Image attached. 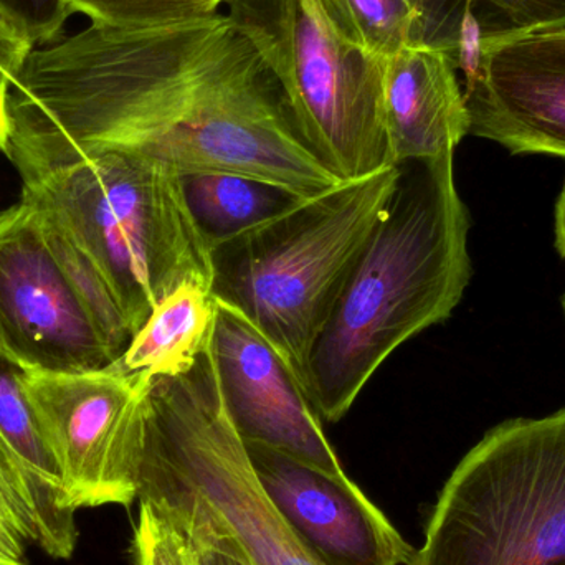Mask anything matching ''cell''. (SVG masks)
<instances>
[{"label":"cell","mask_w":565,"mask_h":565,"mask_svg":"<svg viewBox=\"0 0 565 565\" xmlns=\"http://www.w3.org/2000/svg\"><path fill=\"white\" fill-rule=\"evenodd\" d=\"M19 175L121 152L184 178L235 172L318 198L342 182L302 145L277 79L227 15L88 29L33 49L7 92Z\"/></svg>","instance_id":"obj_1"},{"label":"cell","mask_w":565,"mask_h":565,"mask_svg":"<svg viewBox=\"0 0 565 565\" xmlns=\"http://www.w3.org/2000/svg\"><path fill=\"white\" fill-rule=\"evenodd\" d=\"M454 156L398 166L397 185L306 365L319 418L339 422L408 339L450 318L471 278Z\"/></svg>","instance_id":"obj_2"},{"label":"cell","mask_w":565,"mask_h":565,"mask_svg":"<svg viewBox=\"0 0 565 565\" xmlns=\"http://www.w3.org/2000/svg\"><path fill=\"white\" fill-rule=\"evenodd\" d=\"M22 179L39 209L92 262L135 334L185 281L214 286V250L181 178L136 156L99 152Z\"/></svg>","instance_id":"obj_3"},{"label":"cell","mask_w":565,"mask_h":565,"mask_svg":"<svg viewBox=\"0 0 565 565\" xmlns=\"http://www.w3.org/2000/svg\"><path fill=\"white\" fill-rule=\"evenodd\" d=\"M138 500L188 536L227 537L254 565H322L255 477L222 398L211 341L188 374L149 381Z\"/></svg>","instance_id":"obj_4"},{"label":"cell","mask_w":565,"mask_h":565,"mask_svg":"<svg viewBox=\"0 0 565 565\" xmlns=\"http://www.w3.org/2000/svg\"><path fill=\"white\" fill-rule=\"evenodd\" d=\"M401 169L342 182L214 250V296L244 312L288 358L306 365L365 242L394 195Z\"/></svg>","instance_id":"obj_5"},{"label":"cell","mask_w":565,"mask_h":565,"mask_svg":"<svg viewBox=\"0 0 565 565\" xmlns=\"http://www.w3.org/2000/svg\"><path fill=\"white\" fill-rule=\"evenodd\" d=\"M280 86L302 145L341 182L392 164L385 60L365 49L331 0H227Z\"/></svg>","instance_id":"obj_6"},{"label":"cell","mask_w":565,"mask_h":565,"mask_svg":"<svg viewBox=\"0 0 565 565\" xmlns=\"http://www.w3.org/2000/svg\"><path fill=\"white\" fill-rule=\"evenodd\" d=\"M411 565H565V408L503 422L465 455Z\"/></svg>","instance_id":"obj_7"},{"label":"cell","mask_w":565,"mask_h":565,"mask_svg":"<svg viewBox=\"0 0 565 565\" xmlns=\"http://www.w3.org/2000/svg\"><path fill=\"white\" fill-rule=\"evenodd\" d=\"M149 381L118 361L96 371H22L73 510L138 500Z\"/></svg>","instance_id":"obj_8"},{"label":"cell","mask_w":565,"mask_h":565,"mask_svg":"<svg viewBox=\"0 0 565 565\" xmlns=\"http://www.w3.org/2000/svg\"><path fill=\"white\" fill-rule=\"evenodd\" d=\"M0 355L40 372L96 371L119 359L22 199L0 212Z\"/></svg>","instance_id":"obj_9"},{"label":"cell","mask_w":565,"mask_h":565,"mask_svg":"<svg viewBox=\"0 0 565 565\" xmlns=\"http://www.w3.org/2000/svg\"><path fill=\"white\" fill-rule=\"evenodd\" d=\"M211 349L225 408L242 440L348 477L291 362L244 312L218 298Z\"/></svg>","instance_id":"obj_10"},{"label":"cell","mask_w":565,"mask_h":565,"mask_svg":"<svg viewBox=\"0 0 565 565\" xmlns=\"http://www.w3.org/2000/svg\"><path fill=\"white\" fill-rule=\"evenodd\" d=\"M463 96L468 135L565 159V26L484 43Z\"/></svg>","instance_id":"obj_11"},{"label":"cell","mask_w":565,"mask_h":565,"mask_svg":"<svg viewBox=\"0 0 565 565\" xmlns=\"http://www.w3.org/2000/svg\"><path fill=\"white\" fill-rule=\"evenodd\" d=\"M262 490L322 565H411L415 550L349 477L244 441Z\"/></svg>","instance_id":"obj_12"},{"label":"cell","mask_w":565,"mask_h":565,"mask_svg":"<svg viewBox=\"0 0 565 565\" xmlns=\"http://www.w3.org/2000/svg\"><path fill=\"white\" fill-rule=\"evenodd\" d=\"M384 108L395 168L455 154L468 136L457 66L450 55L430 46H408L385 60Z\"/></svg>","instance_id":"obj_13"},{"label":"cell","mask_w":565,"mask_h":565,"mask_svg":"<svg viewBox=\"0 0 565 565\" xmlns=\"http://www.w3.org/2000/svg\"><path fill=\"white\" fill-rule=\"evenodd\" d=\"M215 319V296L211 285L185 281L169 292L145 324L132 334L118 359L131 374L178 377L195 367L204 354Z\"/></svg>","instance_id":"obj_14"},{"label":"cell","mask_w":565,"mask_h":565,"mask_svg":"<svg viewBox=\"0 0 565 565\" xmlns=\"http://www.w3.org/2000/svg\"><path fill=\"white\" fill-rule=\"evenodd\" d=\"M192 218L212 250L260 231L312 198L235 172L181 178Z\"/></svg>","instance_id":"obj_15"},{"label":"cell","mask_w":565,"mask_h":565,"mask_svg":"<svg viewBox=\"0 0 565 565\" xmlns=\"http://www.w3.org/2000/svg\"><path fill=\"white\" fill-rule=\"evenodd\" d=\"M365 49L381 58L420 45L418 19L407 0H331Z\"/></svg>","instance_id":"obj_16"},{"label":"cell","mask_w":565,"mask_h":565,"mask_svg":"<svg viewBox=\"0 0 565 565\" xmlns=\"http://www.w3.org/2000/svg\"><path fill=\"white\" fill-rule=\"evenodd\" d=\"M92 23L119 29L178 25L215 15L227 0H68Z\"/></svg>","instance_id":"obj_17"},{"label":"cell","mask_w":565,"mask_h":565,"mask_svg":"<svg viewBox=\"0 0 565 565\" xmlns=\"http://www.w3.org/2000/svg\"><path fill=\"white\" fill-rule=\"evenodd\" d=\"M132 554L136 565H201V554L188 534L142 501H139Z\"/></svg>","instance_id":"obj_18"},{"label":"cell","mask_w":565,"mask_h":565,"mask_svg":"<svg viewBox=\"0 0 565 565\" xmlns=\"http://www.w3.org/2000/svg\"><path fill=\"white\" fill-rule=\"evenodd\" d=\"M72 13L68 0H0V19L32 49L56 42Z\"/></svg>","instance_id":"obj_19"},{"label":"cell","mask_w":565,"mask_h":565,"mask_svg":"<svg viewBox=\"0 0 565 565\" xmlns=\"http://www.w3.org/2000/svg\"><path fill=\"white\" fill-rule=\"evenodd\" d=\"M30 543L32 534L22 504L0 461V565H30L26 557Z\"/></svg>","instance_id":"obj_20"},{"label":"cell","mask_w":565,"mask_h":565,"mask_svg":"<svg viewBox=\"0 0 565 565\" xmlns=\"http://www.w3.org/2000/svg\"><path fill=\"white\" fill-rule=\"evenodd\" d=\"M32 46L0 19V92H9Z\"/></svg>","instance_id":"obj_21"},{"label":"cell","mask_w":565,"mask_h":565,"mask_svg":"<svg viewBox=\"0 0 565 565\" xmlns=\"http://www.w3.org/2000/svg\"><path fill=\"white\" fill-rule=\"evenodd\" d=\"M201 554V565H254L227 537L188 536Z\"/></svg>","instance_id":"obj_22"},{"label":"cell","mask_w":565,"mask_h":565,"mask_svg":"<svg viewBox=\"0 0 565 565\" xmlns=\"http://www.w3.org/2000/svg\"><path fill=\"white\" fill-rule=\"evenodd\" d=\"M556 222H554V231H556V248L557 254L565 260V181L561 189L559 199L556 202Z\"/></svg>","instance_id":"obj_23"},{"label":"cell","mask_w":565,"mask_h":565,"mask_svg":"<svg viewBox=\"0 0 565 565\" xmlns=\"http://www.w3.org/2000/svg\"><path fill=\"white\" fill-rule=\"evenodd\" d=\"M7 93L0 92V149H2L3 141H6L7 131Z\"/></svg>","instance_id":"obj_24"},{"label":"cell","mask_w":565,"mask_h":565,"mask_svg":"<svg viewBox=\"0 0 565 565\" xmlns=\"http://www.w3.org/2000/svg\"><path fill=\"white\" fill-rule=\"evenodd\" d=\"M563 309H564V316H565V295L563 296Z\"/></svg>","instance_id":"obj_25"},{"label":"cell","mask_w":565,"mask_h":565,"mask_svg":"<svg viewBox=\"0 0 565 565\" xmlns=\"http://www.w3.org/2000/svg\"><path fill=\"white\" fill-rule=\"evenodd\" d=\"M0 358H2V355H0Z\"/></svg>","instance_id":"obj_26"}]
</instances>
